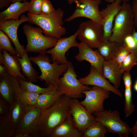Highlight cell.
Here are the masks:
<instances>
[{
  "mask_svg": "<svg viewBox=\"0 0 137 137\" xmlns=\"http://www.w3.org/2000/svg\"><path fill=\"white\" fill-rule=\"evenodd\" d=\"M121 2L120 0H116L108 4L105 8L100 11L104 31V41L109 40L111 36L115 19L122 7Z\"/></svg>",
  "mask_w": 137,
  "mask_h": 137,
  "instance_id": "obj_15",
  "label": "cell"
},
{
  "mask_svg": "<svg viewBox=\"0 0 137 137\" xmlns=\"http://www.w3.org/2000/svg\"><path fill=\"white\" fill-rule=\"evenodd\" d=\"M137 64V54L132 51L122 62L120 67V71L122 74L125 72L130 71Z\"/></svg>",
  "mask_w": 137,
  "mask_h": 137,
  "instance_id": "obj_31",
  "label": "cell"
},
{
  "mask_svg": "<svg viewBox=\"0 0 137 137\" xmlns=\"http://www.w3.org/2000/svg\"><path fill=\"white\" fill-rule=\"evenodd\" d=\"M21 65L23 75L27 80L32 83L37 81L38 80V72L33 67L28 52L26 50L22 58L16 55Z\"/></svg>",
  "mask_w": 137,
  "mask_h": 137,
  "instance_id": "obj_25",
  "label": "cell"
},
{
  "mask_svg": "<svg viewBox=\"0 0 137 137\" xmlns=\"http://www.w3.org/2000/svg\"><path fill=\"white\" fill-rule=\"evenodd\" d=\"M43 0H31L29 2L28 13L36 15L41 14V8Z\"/></svg>",
  "mask_w": 137,
  "mask_h": 137,
  "instance_id": "obj_35",
  "label": "cell"
},
{
  "mask_svg": "<svg viewBox=\"0 0 137 137\" xmlns=\"http://www.w3.org/2000/svg\"><path fill=\"white\" fill-rule=\"evenodd\" d=\"M132 52L124 44H122L118 47L112 60L118 64L120 68L124 59Z\"/></svg>",
  "mask_w": 137,
  "mask_h": 137,
  "instance_id": "obj_34",
  "label": "cell"
},
{
  "mask_svg": "<svg viewBox=\"0 0 137 137\" xmlns=\"http://www.w3.org/2000/svg\"><path fill=\"white\" fill-rule=\"evenodd\" d=\"M81 42L92 49L97 48L104 41L102 25L91 20L81 23L77 30Z\"/></svg>",
  "mask_w": 137,
  "mask_h": 137,
  "instance_id": "obj_8",
  "label": "cell"
},
{
  "mask_svg": "<svg viewBox=\"0 0 137 137\" xmlns=\"http://www.w3.org/2000/svg\"><path fill=\"white\" fill-rule=\"evenodd\" d=\"M16 78L19 84L22 88L32 93L39 94L48 93L53 91L56 87L53 84H51L47 87L42 88L28 80L19 77Z\"/></svg>",
  "mask_w": 137,
  "mask_h": 137,
  "instance_id": "obj_28",
  "label": "cell"
},
{
  "mask_svg": "<svg viewBox=\"0 0 137 137\" xmlns=\"http://www.w3.org/2000/svg\"><path fill=\"white\" fill-rule=\"evenodd\" d=\"M10 104L2 97H0V116H6L9 112Z\"/></svg>",
  "mask_w": 137,
  "mask_h": 137,
  "instance_id": "obj_37",
  "label": "cell"
},
{
  "mask_svg": "<svg viewBox=\"0 0 137 137\" xmlns=\"http://www.w3.org/2000/svg\"><path fill=\"white\" fill-rule=\"evenodd\" d=\"M134 90L137 92V80L135 82L134 85Z\"/></svg>",
  "mask_w": 137,
  "mask_h": 137,
  "instance_id": "obj_45",
  "label": "cell"
},
{
  "mask_svg": "<svg viewBox=\"0 0 137 137\" xmlns=\"http://www.w3.org/2000/svg\"><path fill=\"white\" fill-rule=\"evenodd\" d=\"M121 2H128L129 1V0H120Z\"/></svg>",
  "mask_w": 137,
  "mask_h": 137,
  "instance_id": "obj_49",
  "label": "cell"
},
{
  "mask_svg": "<svg viewBox=\"0 0 137 137\" xmlns=\"http://www.w3.org/2000/svg\"><path fill=\"white\" fill-rule=\"evenodd\" d=\"M123 44L132 51L135 49L136 46L135 41L132 34L126 36L124 40Z\"/></svg>",
  "mask_w": 137,
  "mask_h": 137,
  "instance_id": "obj_38",
  "label": "cell"
},
{
  "mask_svg": "<svg viewBox=\"0 0 137 137\" xmlns=\"http://www.w3.org/2000/svg\"><path fill=\"white\" fill-rule=\"evenodd\" d=\"M102 0H76L74 2L76 4L75 10L65 21L70 22L76 18L84 17L102 25V18L99 9Z\"/></svg>",
  "mask_w": 137,
  "mask_h": 137,
  "instance_id": "obj_9",
  "label": "cell"
},
{
  "mask_svg": "<svg viewBox=\"0 0 137 137\" xmlns=\"http://www.w3.org/2000/svg\"><path fill=\"white\" fill-rule=\"evenodd\" d=\"M103 75L115 87L120 86L122 73L118 64L112 60H104L102 65Z\"/></svg>",
  "mask_w": 137,
  "mask_h": 137,
  "instance_id": "obj_19",
  "label": "cell"
},
{
  "mask_svg": "<svg viewBox=\"0 0 137 137\" xmlns=\"http://www.w3.org/2000/svg\"><path fill=\"white\" fill-rule=\"evenodd\" d=\"M121 44L109 40L104 41L97 50L104 60L108 61L112 60Z\"/></svg>",
  "mask_w": 137,
  "mask_h": 137,
  "instance_id": "obj_27",
  "label": "cell"
},
{
  "mask_svg": "<svg viewBox=\"0 0 137 137\" xmlns=\"http://www.w3.org/2000/svg\"><path fill=\"white\" fill-rule=\"evenodd\" d=\"M131 8L134 16L135 26L137 29V0L133 1Z\"/></svg>",
  "mask_w": 137,
  "mask_h": 137,
  "instance_id": "obj_40",
  "label": "cell"
},
{
  "mask_svg": "<svg viewBox=\"0 0 137 137\" xmlns=\"http://www.w3.org/2000/svg\"><path fill=\"white\" fill-rule=\"evenodd\" d=\"M0 65L5 66L7 72L11 76L27 80L21 72V67L16 55H11L8 51L3 50L0 52Z\"/></svg>",
  "mask_w": 137,
  "mask_h": 137,
  "instance_id": "obj_18",
  "label": "cell"
},
{
  "mask_svg": "<svg viewBox=\"0 0 137 137\" xmlns=\"http://www.w3.org/2000/svg\"><path fill=\"white\" fill-rule=\"evenodd\" d=\"M23 30L26 37L25 50L28 53L46 54L47 50L53 47L58 40L55 38L44 35L40 28L27 24L23 26Z\"/></svg>",
  "mask_w": 137,
  "mask_h": 137,
  "instance_id": "obj_5",
  "label": "cell"
},
{
  "mask_svg": "<svg viewBox=\"0 0 137 137\" xmlns=\"http://www.w3.org/2000/svg\"><path fill=\"white\" fill-rule=\"evenodd\" d=\"M15 132L7 117L0 116V137H14Z\"/></svg>",
  "mask_w": 137,
  "mask_h": 137,
  "instance_id": "obj_30",
  "label": "cell"
},
{
  "mask_svg": "<svg viewBox=\"0 0 137 137\" xmlns=\"http://www.w3.org/2000/svg\"><path fill=\"white\" fill-rule=\"evenodd\" d=\"M71 99L62 95L52 106L42 110L36 124L34 137H49L57 127L70 116Z\"/></svg>",
  "mask_w": 137,
  "mask_h": 137,
  "instance_id": "obj_1",
  "label": "cell"
},
{
  "mask_svg": "<svg viewBox=\"0 0 137 137\" xmlns=\"http://www.w3.org/2000/svg\"><path fill=\"white\" fill-rule=\"evenodd\" d=\"M29 4L27 1H17L11 4L7 9L0 13V23L12 19L18 20L22 14L28 11Z\"/></svg>",
  "mask_w": 137,
  "mask_h": 137,
  "instance_id": "obj_20",
  "label": "cell"
},
{
  "mask_svg": "<svg viewBox=\"0 0 137 137\" xmlns=\"http://www.w3.org/2000/svg\"><path fill=\"white\" fill-rule=\"evenodd\" d=\"M55 10L50 1L43 0L41 8V13L49 15L54 12Z\"/></svg>",
  "mask_w": 137,
  "mask_h": 137,
  "instance_id": "obj_36",
  "label": "cell"
},
{
  "mask_svg": "<svg viewBox=\"0 0 137 137\" xmlns=\"http://www.w3.org/2000/svg\"><path fill=\"white\" fill-rule=\"evenodd\" d=\"M22 1H24V2L27 1L26 0H12L11 2L12 3H14L17 1L21 2Z\"/></svg>",
  "mask_w": 137,
  "mask_h": 137,
  "instance_id": "obj_48",
  "label": "cell"
},
{
  "mask_svg": "<svg viewBox=\"0 0 137 137\" xmlns=\"http://www.w3.org/2000/svg\"><path fill=\"white\" fill-rule=\"evenodd\" d=\"M62 95L56 87L50 92L40 94L35 106L42 110L46 109L53 105Z\"/></svg>",
  "mask_w": 137,
  "mask_h": 137,
  "instance_id": "obj_26",
  "label": "cell"
},
{
  "mask_svg": "<svg viewBox=\"0 0 137 137\" xmlns=\"http://www.w3.org/2000/svg\"><path fill=\"white\" fill-rule=\"evenodd\" d=\"M77 47L79 52L75 56L76 60L80 62L84 60L89 62L98 71L103 75L102 65L104 60L97 50H94L81 42L78 43Z\"/></svg>",
  "mask_w": 137,
  "mask_h": 137,
  "instance_id": "obj_17",
  "label": "cell"
},
{
  "mask_svg": "<svg viewBox=\"0 0 137 137\" xmlns=\"http://www.w3.org/2000/svg\"><path fill=\"white\" fill-rule=\"evenodd\" d=\"M64 14L63 10L59 8L50 14L27 13V16L29 19V22L39 26L45 35L58 39L66 32L65 28L63 26Z\"/></svg>",
  "mask_w": 137,
  "mask_h": 137,
  "instance_id": "obj_2",
  "label": "cell"
},
{
  "mask_svg": "<svg viewBox=\"0 0 137 137\" xmlns=\"http://www.w3.org/2000/svg\"><path fill=\"white\" fill-rule=\"evenodd\" d=\"M49 137H82V134L75 126L71 115L53 131Z\"/></svg>",
  "mask_w": 137,
  "mask_h": 137,
  "instance_id": "obj_21",
  "label": "cell"
},
{
  "mask_svg": "<svg viewBox=\"0 0 137 137\" xmlns=\"http://www.w3.org/2000/svg\"><path fill=\"white\" fill-rule=\"evenodd\" d=\"M12 0H0V9L8 7Z\"/></svg>",
  "mask_w": 137,
  "mask_h": 137,
  "instance_id": "obj_41",
  "label": "cell"
},
{
  "mask_svg": "<svg viewBox=\"0 0 137 137\" xmlns=\"http://www.w3.org/2000/svg\"><path fill=\"white\" fill-rule=\"evenodd\" d=\"M132 35L135 40L136 44V48L132 52L137 54V31H135L134 30Z\"/></svg>",
  "mask_w": 137,
  "mask_h": 137,
  "instance_id": "obj_42",
  "label": "cell"
},
{
  "mask_svg": "<svg viewBox=\"0 0 137 137\" xmlns=\"http://www.w3.org/2000/svg\"><path fill=\"white\" fill-rule=\"evenodd\" d=\"M70 114L75 125L81 133L90 125L98 122L77 99H71Z\"/></svg>",
  "mask_w": 137,
  "mask_h": 137,
  "instance_id": "obj_12",
  "label": "cell"
},
{
  "mask_svg": "<svg viewBox=\"0 0 137 137\" xmlns=\"http://www.w3.org/2000/svg\"><path fill=\"white\" fill-rule=\"evenodd\" d=\"M123 73L122 78L125 88H131L132 82L130 71H125Z\"/></svg>",
  "mask_w": 137,
  "mask_h": 137,
  "instance_id": "obj_39",
  "label": "cell"
},
{
  "mask_svg": "<svg viewBox=\"0 0 137 137\" xmlns=\"http://www.w3.org/2000/svg\"><path fill=\"white\" fill-rule=\"evenodd\" d=\"M110 92L101 87L93 86L90 89L83 92L85 98L80 103L92 114L104 110V102L109 97Z\"/></svg>",
  "mask_w": 137,
  "mask_h": 137,
  "instance_id": "obj_11",
  "label": "cell"
},
{
  "mask_svg": "<svg viewBox=\"0 0 137 137\" xmlns=\"http://www.w3.org/2000/svg\"><path fill=\"white\" fill-rule=\"evenodd\" d=\"M0 77L1 97L10 104L16 99L11 76L7 72Z\"/></svg>",
  "mask_w": 137,
  "mask_h": 137,
  "instance_id": "obj_23",
  "label": "cell"
},
{
  "mask_svg": "<svg viewBox=\"0 0 137 137\" xmlns=\"http://www.w3.org/2000/svg\"><path fill=\"white\" fill-rule=\"evenodd\" d=\"M78 79L83 85L99 87L112 92L121 98L122 97V93L118 88L112 85L103 75L91 65L89 74L85 77L80 78Z\"/></svg>",
  "mask_w": 137,
  "mask_h": 137,
  "instance_id": "obj_16",
  "label": "cell"
},
{
  "mask_svg": "<svg viewBox=\"0 0 137 137\" xmlns=\"http://www.w3.org/2000/svg\"><path fill=\"white\" fill-rule=\"evenodd\" d=\"M134 26L131 6L128 2H123L121 9L115 19L109 41L123 44L125 38L132 34Z\"/></svg>",
  "mask_w": 137,
  "mask_h": 137,
  "instance_id": "obj_3",
  "label": "cell"
},
{
  "mask_svg": "<svg viewBox=\"0 0 137 137\" xmlns=\"http://www.w3.org/2000/svg\"><path fill=\"white\" fill-rule=\"evenodd\" d=\"M42 111L35 106H26L14 137H34L36 124Z\"/></svg>",
  "mask_w": 137,
  "mask_h": 137,
  "instance_id": "obj_10",
  "label": "cell"
},
{
  "mask_svg": "<svg viewBox=\"0 0 137 137\" xmlns=\"http://www.w3.org/2000/svg\"><path fill=\"white\" fill-rule=\"evenodd\" d=\"M29 21V17L24 14L20 16L18 20L12 19L0 23V30L5 33L12 41L14 46L16 55L20 58L22 57L26 50L24 46L21 45L19 41L17 29L22 23Z\"/></svg>",
  "mask_w": 137,
  "mask_h": 137,
  "instance_id": "obj_14",
  "label": "cell"
},
{
  "mask_svg": "<svg viewBox=\"0 0 137 137\" xmlns=\"http://www.w3.org/2000/svg\"><path fill=\"white\" fill-rule=\"evenodd\" d=\"M92 114L98 122L104 126L108 132L117 134L120 137H128L131 134V128L121 119L118 110H104Z\"/></svg>",
  "mask_w": 137,
  "mask_h": 137,
  "instance_id": "obj_7",
  "label": "cell"
},
{
  "mask_svg": "<svg viewBox=\"0 0 137 137\" xmlns=\"http://www.w3.org/2000/svg\"><path fill=\"white\" fill-rule=\"evenodd\" d=\"M105 0L106 2L109 3H111L114 2V1H115L116 0Z\"/></svg>",
  "mask_w": 137,
  "mask_h": 137,
  "instance_id": "obj_47",
  "label": "cell"
},
{
  "mask_svg": "<svg viewBox=\"0 0 137 137\" xmlns=\"http://www.w3.org/2000/svg\"><path fill=\"white\" fill-rule=\"evenodd\" d=\"M7 72V69L4 65H0V77L3 76Z\"/></svg>",
  "mask_w": 137,
  "mask_h": 137,
  "instance_id": "obj_44",
  "label": "cell"
},
{
  "mask_svg": "<svg viewBox=\"0 0 137 137\" xmlns=\"http://www.w3.org/2000/svg\"><path fill=\"white\" fill-rule=\"evenodd\" d=\"M124 96V112L126 117L132 114L134 109V106L132 101L131 88H125Z\"/></svg>",
  "mask_w": 137,
  "mask_h": 137,
  "instance_id": "obj_33",
  "label": "cell"
},
{
  "mask_svg": "<svg viewBox=\"0 0 137 137\" xmlns=\"http://www.w3.org/2000/svg\"><path fill=\"white\" fill-rule=\"evenodd\" d=\"M29 57L31 61L39 67L41 74L38 80L44 81L48 85L53 84L57 87L60 76L67 70L68 64H59L55 61L50 63L51 59L46 54H40L37 56Z\"/></svg>",
  "mask_w": 137,
  "mask_h": 137,
  "instance_id": "obj_4",
  "label": "cell"
},
{
  "mask_svg": "<svg viewBox=\"0 0 137 137\" xmlns=\"http://www.w3.org/2000/svg\"><path fill=\"white\" fill-rule=\"evenodd\" d=\"M16 99L26 106H35L40 94L27 91L20 86L16 77L11 76Z\"/></svg>",
  "mask_w": 137,
  "mask_h": 137,
  "instance_id": "obj_22",
  "label": "cell"
},
{
  "mask_svg": "<svg viewBox=\"0 0 137 137\" xmlns=\"http://www.w3.org/2000/svg\"><path fill=\"white\" fill-rule=\"evenodd\" d=\"M11 40L4 32L0 30V52L6 50L12 55H16L15 50L12 46Z\"/></svg>",
  "mask_w": 137,
  "mask_h": 137,
  "instance_id": "obj_32",
  "label": "cell"
},
{
  "mask_svg": "<svg viewBox=\"0 0 137 137\" xmlns=\"http://www.w3.org/2000/svg\"><path fill=\"white\" fill-rule=\"evenodd\" d=\"M136 125H137V120L135 121V124Z\"/></svg>",
  "mask_w": 137,
  "mask_h": 137,
  "instance_id": "obj_50",
  "label": "cell"
},
{
  "mask_svg": "<svg viewBox=\"0 0 137 137\" xmlns=\"http://www.w3.org/2000/svg\"><path fill=\"white\" fill-rule=\"evenodd\" d=\"M10 105L6 116L15 131L24 114L26 106L16 99Z\"/></svg>",
  "mask_w": 137,
  "mask_h": 137,
  "instance_id": "obj_24",
  "label": "cell"
},
{
  "mask_svg": "<svg viewBox=\"0 0 137 137\" xmlns=\"http://www.w3.org/2000/svg\"><path fill=\"white\" fill-rule=\"evenodd\" d=\"M68 68L59 78L57 87L63 95L72 99H78L83 96V92L90 89L91 87L81 83L77 79V75L72 63L68 61Z\"/></svg>",
  "mask_w": 137,
  "mask_h": 137,
  "instance_id": "obj_6",
  "label": "cell"
},
{
  "mask_svg": "<svg viewBox=\"0 0 137 137\" xmlns=\"http://www.w3.org/2000/svg\"><path fill=\"white\" fill-rule=\"evenodd\" d=\"M108 132L104 126L99 122L90 125L82 133V137H104Z\"/></svg>",
  "mask_w": 137,
  "mask_h": 137,
  "instance_id": "obj_29",
  "label": "cell"
},
{
  "mask_svg": "<svg viewBox=\"0 0 137 137\" xmlns=\"http://www.w3.org/2000/svg\"><path fill=\"white\" fill-rule=\"evenodd\" d=\"M77 32L70 36L58 39L55 45L47 50L46 53L51 55L52 61L59 64L67 63L68 61L65 55L67 51L72 47H77L78 43L76 38Z\"/></svg>",
  "mask_w": 137,
  "mask_h": 137,
  "instance_id": "obj_13",
  "label": "cell"
},
{
  "mask_svg": "<svg viewBox=\"0 0 137 137\" xmlns=\"http://www.w3.org/2000/svg\"><path fill=\"white\" fill-rule=\"evenodd\" d=\"M69 4H71L77 0H66Z\"/></svg>",
  "mask_w": 137,
  "mask_h": 137,
  "instance_id": "obj_46",
  "label": "cell"
},
{
  "mask_svg": "<svg viewBox=\"0 0 137 137\" xmlns=\"http://www.w3.org/2000/svg\"><path fill=\"white\" fill-rule=\"evenodd\" d=\"M131 133L134 137H137V125H134L131 128Z\"/></svg>",
  "mask_w": 137,
  "mask_h": 137,
  "instance_id": "obj_43",
  "label": "cell"
}]
</instances>
